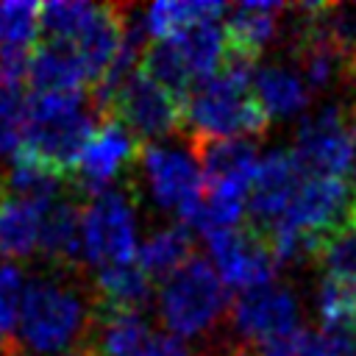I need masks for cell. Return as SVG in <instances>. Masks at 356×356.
Listing matches in <instances>:
<instances>
[{"label":"cell","mask_w":356,"mask_h":356,"mask_svg":"<svg viewBox=\"0 0 356 356\" xmlns=\"http://www.w3.org/2000/svg\"><path fill=\"white\" fill-rule=\"evenodd\" d=\"M97 317V298L78 270H56L28 278L19 303V323L11 353L75 356Z\"/></svg>","instance_id":"cell-1"},{"label":"cell","mask_w":356,"mask_h":356,"mask_svg":"<svg viewBox=\"0 0 356 356\" xmlns=\"http://www.w3.org/2000/svg\"><path fill=\"white\" fill-rule=\"evenodd\" d=\"M92 111H97L92 95L33 92L28 97L25 139L19 150L72 178L78 159L97 128Z\"/></svg>","instance_id":"cell-2"},{"label":"cell","mask_w":356,"mask_h":356,"mask_svg":"<svg viewBox=\"0 0 356 356\" xmlns=\"http://www.w3.org/2000/svg\"><path fill=\"white\" fill-rule=\"evenodd\" d=\"M270 114L253 92V67L228 61L189 95V131L200 136H264Z\"/></svg>","instance_id":"cell-3"},{"label":"cell","mask_w":356,"mask_h":356,"mask_svg":"<svg viewBox=\"0 0 356 356\" xmlns=\"http://www.w3.org/2000/svg\"><path fill=\"white\" fill-rule=\"evenodd\" d=\"M231 298L220 273L203 256L159 284V317L172 337L217 334L228 323Z\"/></svg>","instance_id":"cell-4"},{"label":"cell","mask_w":356,"mask_h":356,"mask_svg":"<svg viewBox=\"0 0 356 356\" xmlns=\"http://www.w3.org/2000/svg\"><path fill=\"white\" fill-rule=\"evenodd\" d=\"M117 120L139 142L172 136L189 128V103L170 95L139 70L131 72L100 106V120Z\"/></svg>","instance_id":"cell-5"},{"label":"cell","mask_w":356,"mask_h":356,"mask_svg":"<svg viewBox=\"0 0 356 356\" xmlns=\"http://www.w3.org/2000/svg\"><path fill=\"white\" fill-rule=\"evenodd\" d=\"M131 197V189H108L83 206V261L95 270L136 261V214Z\"/></svg>","instance_id":"cell-6"},{"label":"cell","mask_w":356,"mask_h":356,"mask_svg":"<svg viewBox=\"0 0 356 356\" xmlns=\"http://www.w3.org/2000/svg\"><path fill=\"white\" fill-rule=\"evenodd\" d=\"M295 231L320 239L325 248L345 231L356 228V184L353 178L306 175L286 214L278 220Z\"/></svg>","instance_id":"cell-7"},{"label":"cell","mask_w":356,"mask_h":356,"mask_svg":"<svg viewBox=\"0 0 356 356\" xmlns=\"http://www.w3.org/2000/svg\"><path fill=\"white\" fill-rule=\"evenodd\" d=\"M209 253L217 261V273L225 286L234 289H256L273 281L278 270V256L273 248V225L242 220L236 228L217 231L206 236Z\"/></svg>","instance_id":"cell-8"},{"label":"cell","mask_w":356,"mask_h":356,"mask_svg":"<svg viewBox=\"0 0 356 356\" xmlns=\"http://www.w3.org/2000/svg\"><path fill=\"white\" fill-rule=\"evenodd\" d=\"M298 320H300L298 298L286 286L264 284L239 292L231 300L228 331L236 337V345L242 350L259 353L264 345L295 334Z\"/></svg>","instance_id":"cell-9"},{"label":"cell","mask_w":356,"mask_h":356,"mask_svg":"<svg viewBox=\"0 0 356 356\" xmlns=\"http://www.w3.org/2000/svg\"><path fill=\"white\" fill-rule=\"evenodd\" d=\"M145 150V142H139L125 125H120L117 120H100L89 145L83 147L78 167L72 172V184L81 195H86L89 200L114 189L117 181H125L136 172L139 167V156Z\"/></svg>","instance_id":"cell-10"},{"label":"cell","mask_w":356,"mask_h":356,"mask_svg":"<svg viewBox=\"0 0 356 356\" xmlns=\"http://www.w3.org/2000/svg\"><path fill=\"white\" fill-rule=\"evenodd\" d=\"M189 150L203 175V192L220 197H250L259 170L256 145L242 136H200L189 134Z\"/></svg>","instance_id":"cell-11"},{"label":"cell","mask_w":356,"mask_h":356,"mask_svg":"<svg viewBox=\"0 0 356 356\" xmlns=\"http://www.w3.org/2000/svg\"><path fill=\"white\" fill-rule=\"evenodd\" d=\"M292 153L306 175L350 178L356 167V139L348 128L345 108L331 106L306 120L298 131Z\"/></svg>","instance_id":"cell-12"},{"label":"cell","mask_w":356,"mask_h":356,"mask_svg":"<svg viewBox=\"0 0 356 356\" xmlns=\"http://www.w3.org/2000/svg\"><path fill=\"white\" fill-rule=\"evenodd\" d=\"M136 175L145 181L153 203L175 211L178 222H184L203 200L200 167L186 153L159 147V145H145Z\"/></svg>","instance_id":"cell-13"},{"label":"cell","mask_w":356,"mask_h":356,"mask_svg":"<svg viewBox=\"0 0 356 356\" xmlns=\"http://www.w3.org/2000/svg\"><path fill=\"white\" fill-rule=\"evenodd\" d=\"M303 178L306 172L300 170L292 150L267 153L259 161V170L253 178V189L248 197V217L264 225L278 222L286 214L292 197L298 195Z\"/></svg>","instance_id":"cell-14"},{"label":"cell","mask_w":356,"mask_h":356,"mask_svg":"<svg viewBox=\"0 0 356 356\" xmlns=\"http://www.w3.org/2000/svg\"><path fill=\"white\" fill-rule=\"evenodd\" d=\"M286 11L281 3H239L228 11V22L222 25L228 42V61H239L256 67L264 47L273 42L278 31V14Z\"/></svg>","instance_id":"cell-15"},{"label":"cell","mask_w":356,"mask_h":356,"mask_svg":"<svg viewBox=\"0 0 356 356\" xmlns=\"http://www.w3.org/2000/svg\"><path fill=\"white\" fill-rule=\"evenodd\" d=\"M28 83L33 92H70V95H92V78L72 44L42 39L31 53Z\"/></svg>","instance_id":"cell-16"},{"label":"cell","mask_w":356,"mask_h":356,"mask_svg":"<svg viewBox=\"0 0 356 356\" xmlns=\"http://www.w3.org/2000/svg\"><path fill=\"white\" fill-rule=\"evenodd\" d=\"M81 206L61 197L44 211L39 253L56 270H78L83 261V234H81Z\"/></svg>","instance_id":"cell-17"},{"label":"cell","mask_w":356,"mask_h":356,"mask_svg":"<svg viewBox=\"0 0 356 356\" xmlns=\"http://www.w3.org/2000/svg\"><path fill=\"white\" fill-rule=\"evenodd\" d=\"M50 206H36L19 197H6L0 203V259L17 264L39 253L42 222Z\"/></svg>","instance_id":"cell-18"},{"label":"cell","mask_w":356,"mask_h":356,"mask_svg":"<svg viewBox=\"0 0 356 356\" xmlns=\"http://www.w3.org/2000/svg\"><path fill=\"white\" fill-rule=\"evenodd\" d=\"M195 253V239L189 234V225L175 222L167 225L156 234H150L136 253V264L142 267V273L150 281L164 284L170 275H175L186 261H192Z\"/></svg>","instance_id":"cell-19"},{"label":"cell","mask_w":356,"mask_h":356,"mask_svg":"<svg viewBox=\"0 0 356 356\" xmlns=\"http://www.w3.org/2000/svg\"><path fill=\"white\" fill-rule=\"evenodd\" d=\"M139 72L186 103H189L192 89L197 86V78L192 75V70H189V64H186L178 42L172 36L170 39H150L145 44V50L139 56Z\"/></svg>","instance_id":"cell-20"},{"label":"cell","mask_w":356,"mask_h":356,"mask_svg":"<svg viewBox=\"0 0 356 356\" xmlns=\"http://www.w3.org/2000/svg\"><path fill=\"white\" fill-rule=\"evenodd\" d=\"M64 181H70L67 175H61L58 170L47 167L44 161L28 156L25 150H17L11 156V170L6 175V189L11 197L36 203V206H53L56 200H61V189Z\"/></svg>","instance_id":"cell-21"},{"label":"cell","mask_w":356,"mask_h":356,"mask_svg":"<svg viewBox=\"0 0 356 356\" xmlns=\"http://www.w3.org/2000/svg\"><path fill=\"white\" fill-rule=\"evenodd\" d=\"M253 92L270 117H289L309 106L312 89L306 81L281 64H267L253 72Z\"/></svg>","instance_id":"cell-22"},{"label":"cell","mask_w":356,"mask_h":356,"mask_svg":"<svg viewBox=\"0 0 356 356\" xmlns=\"http://www.w3.org/2000/svg\"><path fill=\"white\" fill-rule=\"evenodd\" d=\"M92 286H95L97 306L128 309V312H142L153 292V281L142 273L136 261L97 270L92 278Z\"/></svg>","instance_id":"cell-23"},{"label":"cell","mask_w":356,"mask_h":356,"mask_svg":"<svg viewBox=\"0 0 356 356\" xmlns=\"http://www.w3.org/2000/svg\"><path fill=\"white\" fill-rule=\"evenodd\" d=\"M222 14H225V6L217 0H184V3L159 0L145 11L142 19L150 39H170L192 25L217 22V17Z\"/></svg>","instance_id":"cell-24"},{"label":"cell","mask_w":356,"mask_h":356,"mask_svg":"<svg viewBox=\"0 0 356 356\" xmlns=\"http://www.w3.org/2000/svg\"><path fill=\"white\" fill-rule=\"evenodd\" d=\"M192 70V75L200 81L211 78L220 72V67L225 64L228 56V42H225V31L217 22H200L192 25L186 31H181L178 36H172Z\"/></svg>","instance_id":"cell-25"},{"label":"cell","mask_w":356,"mask_h":356,"mask_svg":"<svg viewBox=\"0 0 356 356\" xmlns=\"http://www.w3.org/2000/svg\"><path fill=\"white\" fill-rule=\"evenodd\" d=\"M103 6L83 3V0H58L42 6V39L78 44L83 33L95 25Z\"/></svg>","instance_id":"cell-26"},{"label":"cell","mask_w":356,"mask_h":356,"mask_svg":"<svg viewBox=\"0 0 356 356\" xmlns=\"http://www.w3.org/2000/svg\"><path fill=\"white\" fill-rule=\"evenodd\" d=\"M42 33V6L28 0L0 3V50L3 47H33Z\"/></svg>","instance_id":"cell-27"},{"label":"cell","mask_w":356,"mask_h":356,"mask_svg":"<svg viewBox=\"0 0 356 356\" xmlns=\"http://www.w3.org/2000/svg\"><path fill=\"white\" fill-rule=\"evenodd\" d=\"M28 286L25 273L19 264L3 261L0 264V348L11 356L14 337H17V323H19V303L22 292Z\"/></svg>","instance_id":"cell-28"},{"label":"cell","mask_w":356,"mask_h":356,"mask_svg":"<svg viewBox=\"0 0 356 356\" xmlns=\"http://www.w3.org/2000/svg\"><path fill=\"white\" fill-rule=\"evenodd\" d=\"M28 97L17 86L0 83V156H14L25 139Z\"/></svg>","instance_id":"cell-29"},{"label":"cell","mask_w":356,"mask_h":356,"mask_svg":"<svg viewBox=\"0 0 356 356\" xmlns=\"http://www.w3.org/2000/svg\"><path fill=\"white\" fill-rule=\"evenodd\" d=\"M259 356H342V353L334 348V342L323 331L314 334V331L298 328L295 334L264 345L259 350Z\"/></svg>","instance_id":"cell-30"},{"label":"cell","mask_w":356,"mask_h":356,"mask_svg":"<svg viewBox=\"0 0 356 356\" xmlns=\"http://www.w3.org/2000/svg\"><path fill=\"white\" fill-rule=\"evenodd\" d=\"M320 264L328 270V275L356 278V228L339 234V236L325 248Z\"/></svg>","instance_id":"cell-31"},{"label":"cell","mask_w":356,"mask_h":356,"mask_svg":"<svg viewBox=\"0 0 356 356\" xmlns=\"http://www.w3.org/2000/svg\"><path fill=\"white\" fill-rule=\"evenodd\" d=\"M136 356H192L178 337L172 334H153L150 342L136 353Z\"/></svg>","instance_id":"cell-32"},{"label":"cell","mask_w":356,"mask_h":356,"mask_svg":"<svg viewBox=\"0 0 356 356\" xmlns=\"http://www.w3.org/2000/svg\"><path fill=\"white\" fill-rule=\"evenodd\" d=\"M345 75H348L350 81H356V56L348 61V67H345Z\"/></svg>","instance_id":"cell-33"},{"label":"cell","mask_w":356,"mask_h":356,"mask_svg":"<svg viewBox=\"0 0 356 356\" xmlns=\"http://www.w3.org/2000/svg\"><path fill=\"white\" fill-rule=\"evenodd\" d=\"M3 200H6V178L0 175V203H3Z\"/></svg>","instance_id":"cell-34"},{"label":"cell","mask_w":356,"mask_h":356,"mask_svg":"<svg viewBox=\"0 0 356 356\" xmlns=\"http://www.w3.org/2000/svg\"><path fill=\"white\" fill-rule=\"evenodd\" d=\"M253 356H259V353H253Z\"/></svg>","instance_id":"cell-35"}]
</instances>
